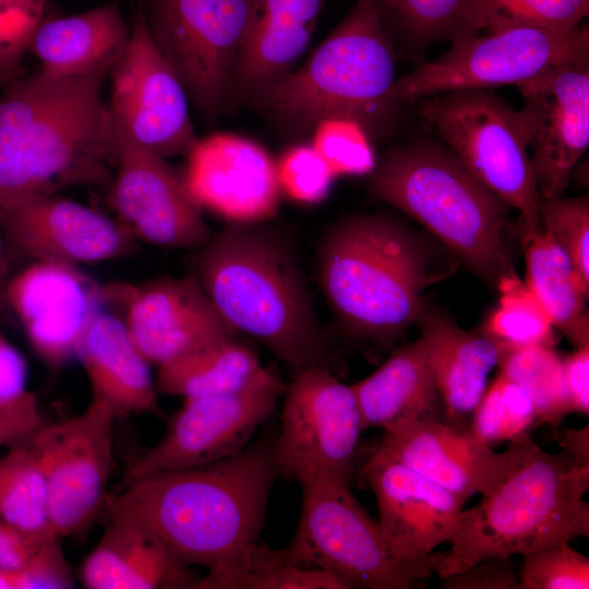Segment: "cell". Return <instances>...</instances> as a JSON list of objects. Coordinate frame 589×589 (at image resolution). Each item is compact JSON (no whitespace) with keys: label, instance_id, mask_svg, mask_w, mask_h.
Listing matches in <instances>:
<instances>
[{"label":"cell","instance_id":"6da1fadb","mask_svg":"<svg viewBox=\"0 0 589 589\" xmlns=\"http://www.w3.org/2000/svg\"><path fill=\"white\" fill-rule=\"evenodd\" d=\"M278 476L275 441H257L220 460L128 481L108 512L136 519L183 565L221 573L257 548Z\"/></svg>","mask_w":589,"mask_h":589},{"label":"cell","instance_id":"7a4b0ae2","mask_svg":"<svg viewBox=\"0 0 589 589\" xmlns=\"http://www.w3.org/2000/svg\"><path fill=\"white\" fill-rule=\"evenodd\" d=\"M110 70L53 76L40 69L0 96V205L77 185L108 188L119 140L103 88Z\"/></svg>","mask_w":589,"mask_h":589},{"label":"cell","instance_id":"3957f363","mask_svg":"<svg viewBox=\"0 0 589 589\" xmlns=\"http://www.w3.org/2000/svg\"><path fill=\"white\" fill-rule=\"evenodd\" d=\"M195 277L239 333L294 374L327 364V344L294 243L266 221L228 224L199 249Z\"/></svg>","mask_w":589,"mask_h":589},{"label":"cell","instance_id":"277c9868","mask_svg":"<svg viewBox=\"0 0 589 589\" xmlns=\"http://www.w3.org/2000/svg\"><path fill=\"white\" fill-rule=\"evenodd\" d=\"M501 474L462 509L458 529L435 573L446 577L471 565L589 536V467L564 449H542L530 435L507 443Z\"/></svg>","mask_w":589,"mask_h":589},{"label":"cell","instance_id":"5b68a950","mask_svg":"<svg viewBox=\"0 0 589 589\" xmlns=\"http://www.w3.org/2000/svg\"><path fill=\"white\" fill-rule=\"evenodd\" d=\"M316 266L334 315L356 337L389 345L425 312L423 292L433 280L428 254L388 215L351 216L330 226Z\"/></svg>","mask_w":589,"mask_h":589},{"label":"cell","instance_id":"8992f818","mask_svg":"<svg viewBox=\"0 0 589 589\" xmlns=\"http://www.w3.org/2000/svg\"><path fill=\"white\" fill-rule=\"evenodd\" d=\"M373 195L407 214L496 285L514 272L503 233L510 207L445 146L416 142L387 152L373 170Z\"/></svg>","mask_w":589,"mask_h":589},{"label":"cell","instance_id":"52a82bcc","mask_svg":"<svg viewBox=\"0 0 589 589\" xmlns=\"http://www.w3.org/2000/svg\"><path fill=\"white\" fill-rule=\"evenodd\" d=\"M396 51L381 0H357L300 68L262 91L251 103L293 129L344 116L372 134L395 103Z\"/></svg>","mask_w":589,"mask_h":589},{"label":"cell","instance_id":"ba28073f","mask_svg":"<svg viewBox=\"0 0 589 589\" xmlns=\"http://www.w3.org/2000/svg\"><path fill=\"white\" fill-rule=\"evenodd\" d=\"M421 112L464 167L520 213L521 230L541 228L521 110L489 89H464L424 98Z\"/></svg>","mask_w":589,"mask_h":589},{"label":"cell","instance_id":"9c48e42d","mask_svg":"<svg viewBox=\"0 0 589 589\" xmlns=\"http://www.w3.org/2000/svg\"><path fill=\"white\" fill-rule=\"evenodd\" d=\"M334 474L299 481L302 503L293 539L283 553L292 564L338 574L357 588L408 589L424 579L390 552L378 521Z\"/></svg>","mask_w":589,"mask_h":589},{"label":"cell","instance_id":"30bf717a","mask_svg":"<svg viewBox=\"0 0 589 589\" xmlns=\"http://www.w3.org/2000/svg\"><path fill=\"white\" fill-rule=\"evenodd\" d=\"M148 31L206 121L231 105L254 0H143Z\"/></svg>","mask_w":589,"mask_h":589},{"label":"cell","instance_id":"8fae6325","mask_svg":"<svg viewBox=\"0 0 589 589\" xmlns=\"http://www.w3.org/2000/svg\"><path fill=\"white\" fill-rule=\"evenodd\" d=\"M441 57L396 79L395 104L464 89H490L528 81L567 63L589 61V27L569 31L510 28L450 41Z\"/></svg>","mask_w":589,"mask_h":589},{"label":"cell","instance_id":"7c38bea8","mask_svg":"<svg viewBox=\"0 0 589 589\" xmlns=\"http://www.w3.org/2000/svg\"><path fill=\"white\" fill-rule=\"evenodd\" d=\"M130 26L129 43L108 75L113 128L164 158L184 156L197 140L185 88L154 41L141 7Z\"/></svg>","mask_w":589,"mask_h":589},{"label":"cell","instance_id":"4fadbf2b","mask_svg":"<svg viewBox=\"0 0 589 589\" xmlns=\"http://www.w3.org/2000/svg\"><path fill=\"white\" fill-rule=\"evenodd\" d=\"M284 394L275 441L279 474L298 482L317 474L350 481L364 430L352 386L340 382L328 365H315L296 373Z\"/></svg>","mask_w":589,"mask_h":589},{"label":"cell","instance_id":"5bb4252c","mask_svg":"<svg viewBox=\"0 0 589 589\" xmlns=\"http://www.w3.org/2000/svg\"><path fill=\"white\" fill-rule=\"evenodd\" d=\"M285 388L278 374L263 366L240 389L184 399L161 440L130 466L127 482L238 454L269 417Z\"/></svg>","mask_w":589,"mask_h":589},{"label":"cell","instance_id":"9a60e30c","mask_svg":"<svg viewBox=\"0 0 589 589\" xmlns=\"http://www.w3.org/2000/svg\"><path fill=\"white\" fill-rule=\"evenodd\" d=\"M116 418L106 402L93 398L82 413L43 424L28 437L45 477L49 517L58 537L85 531L101 505Z\"/></svg>","mask_w":589,"mask_h":589},{"label":"cell","instance_id":"2e32d148","mask_svg":"<svg viewBox=\"0 0 589 589\" xmlns=\"http://www.w3.org/2000/svg\"><path fill=\"white\" fill-rule=\"evenodd\" d=\"M106 290L108 304L123 312L133 342L156 366L238 336L195 276L109 283Z\"/></svg>","mask_w":589,"mask_h":589},{"label":"cell","instance_id":"e0dca14e","mask_svg":"<svg viewBox=\"0 0 589 589\" xmlns=\"http://www.w3.org/2000/svg\"><path fill=\"white\" fill-rule=\"evenodd\" d=\"M117 135L116 171L108 189L118 221L136 239L154 245L179 250L204 245L211 229L181 171L166 158Z\"/></svg>","mask_w":589,"mask_h":589},{"label":"cell","instance_id":"ac0fdd59","mask_svg":"<svg viewBox=\"0 0 589 589\" xmlns=\"http://www.w3.org/2000/svg\"><path fill=\"white\" fill-rule=\"evenodd\" d=\"M0 232L12 255L77 265L120 259L136 238L118 220L58 194H35L0 205Z\"/></svg>","mask_w":589,"mask_h":589},{"label":"cell","instance_id":"d6986e66","mask_svg":"<svg viewBox=\"0 0 589 589\" xmlns=\"http://www.w3.org/2000/svg\"><path fill=\"white\" fill-rule=\"evenodd\" d=\"M363 473L376 496L377 521L390 552L430 577L442 557L434 551L455 536L465 502L377 447Z\"/></svg>","mask_w":589,"mask_h":589},{"label":"cell","instance_id":"ffe728a7","mask_svg":"<svg viewBox=\"0 0 589 589\" xmlns=\"http://www.w3.org/2000/svg\"><path fill=\"white\" fill-rule=\"evenodd\" d=\"M4 304L21 323L35 353L59 369L76 357L93 318L108 305L106 285L77 265L31 262L10 277Z\"/></svg>","mask_w":589,"mask_h":589},{"label":"cell","instance_id":"44dd1931","mask_svg":"<svg viewBox=\"0 0 589 589\" xmlns=\"http://www.w3.org/2000/svg\"><path fill=\"white\" fill-rule=\"evenodd\" d=\"M516 87L539 194L562 196L589 146V61L549 69Z\"/></svg>","mask_w":589,"mask_h":589},{"label":"cell","instance_id":"7402d4cb","mask_svg":"<svg viewBox=\"0 0 589 589\" xmlns=\"http://www.w3.org/2000/svg\"><path fill=\"white\" fill-rule=\"evenodd\" d=\"M185 188L204 211L228 221H267L278 208L276 161L247 137L217 132L199 139L184 155Z\"/></svg>","mask_w":589,"mask_h":589},{"label":"cell","instance_id":"603a6c76","mask_svg":"<svg viewBox=\"0 0 589 589\" xmlns=\"http://www.w3.org/2000/svg\"><path fill=\"white\" fill-rule=\"evenodd\" d=\"M377 448L465 503L489 489L506 461L505 452H494L469 424L443 418L412 420L384 430Z\"/></svg>","mask_w":589,"mask_h":589},{"label":"cell","instance_id":"cb8c5ba5","mask_svg":"<svg viewBox=\"0 0 589 589\" xmlns=\"http://www.w3.org/2000/svg\"><path fill=\"white\" fill-rule=\"evenodd\" d=\"M327 0H254V16L235 70L231 103L252 101L293 69Z\"/></svg>","mask_w":589,"mask_h":589},{"label":"cell","instance_id":"d4e9b609","mask_svg":"<svg viewBox=\"0 0 589 589\" xmlns=\"http://www.w3.org/2000/svg\"><path fill=\"white\" fill-rule=\"evenodd\" d=\"M109 515L107 529L82 566L85 588H194L200 578L172 557L142 524L124 514Z\"/></svg>","mask_w":589,"mask_h":589},{"label":"cell","instance_id":"484cf974","mask_svg":"<svg viewBox=\"0 0 589 589\" xmlns=\"http://www.w3.org/2000/svg\"><path fill=\"white\" fill-rule=\"evenodd\" d=\"M76 358L88 376L93 398L116 417L158 412L149 362L133 342L122 315L100 311L84 332Z\"/></svg>","mask_w":589,"mask_h":589},{"label":"cell","instance_id":"4316f807","mask_svg":"<svg viewBox=\"0 0 589 589\" xmlns=\"http://www.w3.org/2000/svg\"><path fill=\"white\" fill-rule=\"evenodd\" d=\"M426 339L443 418L468 425L504 349L483 332H468L453 321L423 313L418 322Z\"/></svg>","mask_w":589,"mask_h":589},{"label":"cell","instance_id":"83f0119b","mask_svg":"<svg viewBox=\"0 0 589 589\" xmlns=\"http://www.w3.org/2000/svg\"><path fill=\"white\" fill-rule=\"evenodd\" d=\"M131 26L117 0L65 16L43 19L27 50L39 69L53 76H73L111 70L123 53Z\"/></svg>","mask_w":589,"mask_h":589},{"label":"cell","instance_id":"f1b7e54d","mask_svg":"<svg viewBox=\"0 0 589 589\" xmlns=\"http://www.w3.org/2000/svg\"><path fill=\"white\" fill-rule=\"evenodd\" d=\"M351 386L363 429L375 426L384 431L412 420L443 418L428 342L421 334Z\"/></svg>","mask_w":589,"mask_h":589},{"label":"cell","instance_id":"f546056e","mask_svg":"<svg viewBox=\"0 0 589 589\" xmlns=\"http://www.w3.org/2000/svg\"><path fill=\"white\" fill-rule=\"evenodd\" d=\"M525 283L575 348L589 345V292L566 253L541 228L521 230Z\"/></svg>","mask_w":589,"mask_h":589},{"label":"cell","instance_id":"4dcf8cb0","mask_svg":"<svg viewBox=\"0 0 589 589\" xmlns=\"http://www.w3.org/2000/svg\"><path fill=\"white\" fill-rule=\"evenodd\" d=\"M257 354L237 338L216 341L157 366V393L183 399L235 392L262 369Z\"/></svg>","mask_w":589,"mask_h":589},{"label":"cell","instance_id":"1f68e13d","mask_svg":"<svg viewBox=\"0 0 589 589\" xmlns=\"http://www.w3.org/2000/svg\"><path fill=\"white\" fill-rule=\"evenodd\" d=\"M28 437L11 445L0 458V519L47 542L59 537L51 526L45 477Z\"/></svg>","mask_w":589,"mask_h":589},{"label":"cell","instance_id":"d6a6232c","mask_svg":"<svg viewBox=\"0 0 589 589\" xmlns=\"http://www.w3.org/2000/svg\"><path fill=\"white\" fill-rule=\"evenodd\" d=\"M588 14L589 0H473L453 40L510 28L569 31Z\"/></svg>","mask_w":589,"mask_h":589},{"label":"cell","instance_id":"836d02e7","mask_svg":"<svg viewBox=\"0 0 589 589\" xmlns=\"http://www.w3.org/2000/svg\"><path fill=\"white\" fill-rule=\"evenodd\" d=\"M498 366L531 398L537 424L546 423L556 429L569 413L563 362L553 346L536 345L505 350Z\"/></svg>","mask_w":589,"mask_h":589},{"label":"cell","instance_id":"e575fe53","mask_svg":"<svg viewBox=\"0 0 589 589\" xmlns=\"http://www.w3.org/2000/svg\"><path fill=\"white\" fill-rule=\"evenodd\" d=\"M498 306L490 314L481 332L503 349L554 345V325L539 300L515 272L496 284Z\"/></svg>","mask_w":589,"mask_h":589},{"label":"cell","instance_id":"d590c367","mask_svg":"<svg viewBox=\"0 0 589 589\" xmlns=\"http://www.w3.org/2000/svg\"><path fill=\"white\" fill-rule=\"evenodd\" d=\"M536 424L531 398L502 372L488 384L469 421L477 437L491 447L528 435Z\"/></svg>","mask_w":589,"mask_h":589},{"label":"cell","instance_id":"8d00e7d4","mask_svg":"<svg viewBox=\"0 0 589 589\" xmlns=\"http://www.w3.org/2000/svg\"><path fill=\"white\" fill-rule=\"evenodd\" d=\"M473 0H381L384 22L410 45L426 47L456 38Z\"/></svg>","mask_w":589,"mask_h":589},{"label":"cell","instance_id":"74e56055","mask_svg":"<svg viewBox=\"0 0 589 589\" xmlns=\"http://www.w3.org/2000/svg\"><path fill=\"white\" fill-rule=\"evenodd\" d=\"M311 130V145L335 176L364 175L374 170L371 134L359 121L328 116L318 119Z\"/></svg>","mask_w":589,"mask_h":589},{"label":"cell","instance_id":"f35d334b","mask_svg":"<svg viewBox=\"0 0 589 589\" xmlns=\"http://www.w3.org/2000/svg\"><path fill=\"white\" fill-rule=\"evenodd\" d=\"M540 227L570 260L584 288L589 292V199L541 197Z\"/></svg>","mask_w":589,"mask_h":589},{"label":"cell","instance_id":"ab89813d","mask_svg":"<svg viewBox=\"0 0 589 589\" xmlns=\"http://www.w3.org/2000/svg\"><path fill=\"white\" fill-rule=\"evenodd\" d=\"M521 557V589L589 588V557L574 550L568 541L529 552Z\"/></svg>","mask_w":589,"mask_h":589},{"label":"cell","instance_id":"60d3db41","mask_svg":"<svg viewBox=\"0 0 589 589\" xmlns=\"http://www.w3.org/2000/svg\"><path fill=\"white\" fill-rule=\"evenodd\" d=\"M280 191L302 204L325 200L336 177L311 144L287 148L276 161Z\"/></svg>","mask_w":589,"mask_h":589},{"label":"cell","instance_id":"b9f144b4","mask_svg":"<svg viewBox=\"0 0 589 589\" xmlns=\"http://www.w3.org/2000/svg\"><path fill=\"white\" fill-rule=\"evenodd\" d=\"M3 589H64L73 587L71 568L58 538L43 544L16 569H0Z\"/></svg>","mask_w":589,"mask_h":589},{"label":"cell","instance_id":"7bdbcfd3","mask_svg":"<svg viewBox=\"0 0 589 589\" xmlns=\"http://www.w3.org/2000/svg\"><path fill=\"white\" fill-rule=\"evenodd\" d=\"M27 368L20 351L0 333V416L41 418L36 397L26 388Z\"/></svg>","mask_w":589,"mask_h":589},{"label":"cell","instance_id":"ee69618b","mask_svg":"<svg viewBox=\"0 0 589 589\" xmlns=\"http://www.w3.org/2000/svg\"><path fill=\"white\" fill-rule=\"evenodd\" d=\"M47 0H0V46L21 61L44 19Z\"/></svg>","mask_w":589,"mask_h":589},{"label":"cell","instance_id":"f6af8a7d","mask_svg":"<svg viewBox=\"0 0 589 589\" xmlns=\"http://www.w3.org/2000/svg\"><path fill=\"white\" fill-rule=\"evenodd\" d=\"M444 589H521L512 557H493L441 578Z\"/></svg>","mask_w":589,"mask_h":589},{"label":"cell","instance_id":"bcb514c9","mask_svg":"<svg viewBox=\"0 0 589 589\" xmlns=\"http://www.w3.org/2000/svg\"><path fill=\"white\" fill-rule=\"evenodd\" d=\"M563 376L569 412L589 413V345L564 359Z\"/></svg>","mask_w":589,"mask_h":589},{"label":"cell","instance_id":"7dc6e473","mask_svg":"<svg viewBox=\"0 0 589 589\" xmlns=\"http://www.w3.org/2000/svg\"><path fill=\"white\" fill-rule=\"evenodd\" d=\"M45 543L0 519V569L22 567Z\"/></svg>","mask_w":589,"mask_h":589},{"label":"cell","instance_id":"c3c4849f","mask_svg":"<svg viewBox=\"0 0 589 589\" xmlns=\"http://www.w3.org/2000/svg\"><path fill=\"white\" fill-rule=\"evenodd\" d=\"M44 424L41 418H11L0 416V446L19 443Z\"/></svg>","mask_w":589,"mask_h":589},{"label":"cell","instance_id":"681fc988","mask_svg":"<svg viewBox=\"0 0 589 589\" xmlns=\"http://www.w3.org/2000/svg\"><path fill=\"white\" fill-rule=\"evenodd\" d=\"M561 447L566 450L577 464L589 467V429H569L564 432Z\"/></svg>","mask_w":589,"mask_h":589},{"label":"cell","instance_id":"f907efd6","mask_svg":"<svg viewBox=\"0 0 589 589\" xmlns=\"http://www.w3.org/2000/svg\"><path fill=\"white\" fill-rule=\"evenodd\" d=\"M9 263H10V255H9L7 245L4 243V240L2 238V235L0 232V314L5 308L4 292H5L8 280L10 278L9 276L10 264Z\"/></svg>","mask_w":589,"mask_h":589},{"label":"cell","instance_id":"816d5d0a","mask_svg":"<svg viewBox=\"0 0 589 589\" xmlns=\"http://www.w3.org/2000/svg\"><path fill=\"white\" fill-rule=\"evenodd\" d=\"M20 63L21 61L16 60L0 46V72L14 79L20 71Z\"/></svg>","mask_w":589,"mask_h":589},{"label":"cell","instance_id":"f5cc1de1","mask_svg":"<svg viewBox=\"0 0 589 589\" xmlns=\"http://www.w3.org/2000/svg\"><path fill=\"white\" fill-rule=\"evenodd\" d=\"M12 77L8 76L7 74L0 72V85H4L9 81H11Z\"/></svg>","mask_w":589,"mask_h":589}]
</instances>
